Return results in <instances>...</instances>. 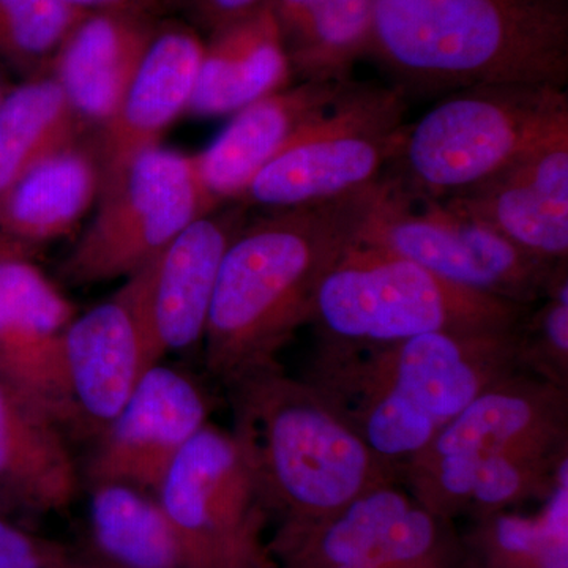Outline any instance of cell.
<instances>
[{"instance_id":"13","label":"cell","mask_w":568,"mask_h":568,"mask_svg":"<svg viewBox=\"0 0 568 568\" xmlns=\"http://www.w3.org/2000/svg\"><path fill=\"white\" fill-rule=\"evenodd\" d=\"M209 414L211 402L193 377L152 366L100 432L89 484L121 481L155 495L183 448L209 424Z\"/></svg>"},{"instance_id":"19","label":"cell","mask_w":568,"mask_h":568,"mask_svg":"<svg viewBox=\"0 0 568 568\" xmlns=\"http://www.w3.org/2000/svg\"><path fill=\"white\" fill-rule=\"evenodd\" d=\"M547 452H568V388L519 369L478 395L417 457Z\"/></svg>"},{"instance_id":"34","label":"cell","mask_w":568,"mask_h":568,"mask_svg":"<svg viewBox=\"0 0 568 568\" xmlns=\"http://www.w3.org/2000/svg\"><path fill=\"white\" fill-rule=\"evenodd\" d=\"M11 88H13V82L7 77V70L0 67V106H2L6 97L9 95Z\"/></svg>"},{"instance_id":"6","label":"cell","mask_w":568,"mask_h":568,"mask_svg":"<svg viewBox=\"0 0 568 568\" xmlns=\"http://www.w3.org/2000/svg\"><path fill=\"white\" fill-rule=\"evenodd\" d=\"M529 312L358 241L324 280L312 324L317 343L357 347L439 332L508 331Z\"/></svg>"},{"instance_id":"8","label":"cell","mask_w":568,"mask_h":568,"mask_svg":"<svg viewBox=\"0 0 568 568\" xmlns=\"http://www.w3.org/2000/svg\"><path fill=\"white\" fill-rule=\"evenodd\" d=\"M99 207L62 264L71 284L129 278L194 220L220 207L194 155L162 145L138 155L99 194Z\"/></svg>"},{"instance_id":"37","label":"cell","mask_w":568,"mask_h":568,"mask_svg":"<svg viewBox=\"0 0 568 568\" xmlns=\"http://www.w3.org/2000/svg\"><path fill=\"white\" fill-rule=\"evenodd\" d=\"M73 568H80V560H78L77 566H74Z\"/></svg>"},{"instance_id":"36","label":"cell","mask_w":568,"mask_h":568,"mask_svg":"<svg viewBox=\"0 0 568 568\" xmlns=\"http://www.w3.org/2000/svg\"><path fill=\"white\" fill-rule=\"evenodd\" d=\"M7 510H10V507L7 506L6 503H2V500H0V514H6Z\"/></svg>"},{"instance_id":"23","label":"cell","mask_w":568,"mask_h":568,"mask_svg":"<svg viewBox=\"0 0 568 568\" xmlns=\"http://www.w3.org/2000/svg\"><path fill=\"white\" fill-rule=\"evenodd\" d=\"M77 491L63 426L0 379V500L10 508L58 511Z\"/></svg>"},{"instance_id":"2","label":"cell","mask_w":568,"mask_h":568,"mask_svg":"<svg viewBox=\"0 0 568 568\" xmlns=\"http://www.w3.org/2000/svg\"><path fill=\"white\" fill-rule=\"evenodd\" d=\"M519 327L387 345L317 343L304 379L402 473L478 395L521 369Z\"/></svg>"},{"instance_id":"16","label":"cell","mask_w":568,"mask_h":568,"mask_svg":"<svg viewBox=\"0 0 568 568\" xmlns=\"http://www.w3.org/2000/svg\"><path fill=\"white\" fill-rule=\"evenodd\" d=\"M204 43L192 24L159 22L121 102L110 119L93 130L91 142L102 189L138 155L160 145L164 132L189 111Z\"/></svg>"},{"instance_id":"33","label":"cell","mask_w":568,"mask_h":568,"mask_svg":"<svg viewBox=\"0 0 568 568\" xmlns=\"http://www.w3.org/2000/svg\"><path fill=\"white\" fill-rule=\"evenodd\" d=\"M74 9L93 13V11H130V13L155 14L163 0H65Z\"/></svg>"},{"instance_id":"4","label":"cell","mask_w":568,"mask_h":568,"mask_svg":"<svg viewBox=\"0 0 568 568\" xmlns=\"http://www.w3.org/2000/svg\"><path fill=\"white\" fill-rule=\"evenodd\" d=\"M233 435L278 525L331 517L358 496L402 484V473L377 457L308 381L282 364L226 386Z\"/></svg>"},{"instance_id":"29","label":"cell","mask_w":568,"mask_h":568,"mask_svg":"<svg viewBox=\"0 0 568 568\" xmlns=\"http://www.w3.org/2000/svg\"><path fill=\"white\" fill-rule=\"evenodd\" d=\"M84 14L65 0H0V67L22 78L47 73Z\"/></svg>"},{"instance_id":"31","label":"cell","mask_w":568,"mask_h":568,"mask_svg":"<svg viewBox=\"0 0 568 568\" xmlns=\"http://www.w3.org/2000/svg\"><path fill=\"white\" fill-rule=\"evenodd\" d=\"M69 548L29 532L0 514V568H73Z\"/></svg>"},{"instance_id":"35","label":"cell","mask_w":568,"mask_h":568,"mask_svg":"<svg viewBox=\"0 0 568 568\" xmlns=\"http://www.w3.org/2000/svg\"><path fill=\"white\" fill-rule=\"evenodd\" d=\"M80 568H112L110 566H106V564L100 562V560H97L95 558H89L81 560L80 559Z\"/></svg>"},{"instance_id":"14","label":"cell","mask_w":568,"mask_h":568,"mask_svg":"<svg viewBox=\"0 0 568 568\" xmlns=\"http://www.w3.org/2000/svg\"><path fill=\"white\" fill-rule=\"evenodd\" d=\"M163 354L140 287L129 276L118 293L74 316L65 335V373L77 428L99 436Z\"/></svg>"},{"instance_id":"20","label":"cell","mask_w":568,"mask_h":568,"mask_svg":"<svg viewBox=\"0 0 568 568\" xmlns=\"http://www.w3.org/2000/svg\"><path fill=\"white\" fill-rule=\"evenodd\" d=\"M354 80L295 81L234 112L222 133L196 153L197 173L213 203H237L254 175L306 123L327 111Z\"/></svg>"},{"instance_id":"9","label":"cell","mask_w":568,"mask_h":568,"mask_svg":"<svg viewBox=\"0 0 568 568\" xmlns=\"http://www.w3.org/2000/svg\"><path fill=\"white\" fill-rule=\"evenodd\" d=\"M361 242L413 261L458 286L529 306L548 294L567 267V261L551 263L518 248L440 201L395 192L390 183Z\"/></svg>"},{"instance_id":"30","label":"cell","mask_w":568,"mask_h":568,"mask_svg":"<svg viewBox=\"0 0 568 568\" xmlns=\"http://www.w3.org/2000/svg\"><path fill=\"white\" fill-rule=\"evenodd\" d=\"M536 312L519 327V362L556 386L568 388V274L559 272Z\"/></svg>"},{"instance_id":"27","label":"cell","mask_w":568,"mask_h":568,"mask_svg":"<svg viewBox=\"0 0 568 568\" xmlns=\"http://www.w3.org/2000/svg\"><path fill=\"white\" fill-rule=\"evenodd\" d=\"M85 130L50 71L13 84L0 106V194L41 160L81 141Z\"/></svg>"},{"instance_id":"10","label":"cell","mask_w":568,"mask_h":568,"mask_svg":"<svg viewBox=\"0 0 568 568\" xmlns=\"http://www.w3.org/2000/svg\"><path fill=\"white\" fill-rule=\"evenodd\" d=\"M201 568H274L271 517L233 432L209 422L155 493Z\"/></svg>"},{"instance_id":"17","label":"cell","mask_w":568,"mask_h":568,"mask_svg":"<svg viewBox=\"0 0 568 568\" xmlns=\"http://www.w3.org/2000/svg\"><path fill=\"white\" fill-rule=\"evenodd\" d=\"M541 260L568 257V133L469 192L440 201Z\"/></svg>"},{"instance_id":"24","label":"cell","mask_w":568,"mask_h":568,"mask_svg":"<svg viewBox=\"0 0 568 568\" xmlns=\"http://www.w3.org/2000/svg\"><path fill=\"white\" fill-rule=\"evenodd\" d=\"M102 189L92 142H74L41 160L0 194V239L22 250L77 230Z\"/></svg>"},{"instance_id":"12","label":"cell","mask_w":568,"mask_h":568,"mask_svg":"<svg viewBox=\"0 0 568 568\" xmlns=\"http://www.w3.org/2000/svg\"><path fill=\"white\" fill-rule=\"evenodd\" d=\"M77 308L26 250L0 239V379L52 418L77 426L65 335Z\"/></svg>"},{"instance_id":"25","label":"cell","mask_w":568,"mask_h":568,"mask_svg":"<svg viewBox=\"0 0 568 568\" xmlns=\"http://www.w3.org/2000/svg\"><path fill=\"white\" fill-rule=\"evenodd\" d=\"M92 558L112 568H201L153 493L121 481L89 484Z\"/></svg>"},{"instance_id":"32","label":"cell","mask_w":568,"mask_h":568,"mask_svg":"<svg viewBox=\"0 0 568 568\" xmlns=\"http://www.w3.org/2000/svg\"><path fill=\"white\" fill-rule=\"evenodd\" d=\"M193 28L211 33L231 22L242 20L263 7L265 0H178Z\"/></svg>"},{"instance_id":"7","label":"cell","mask_w":568,"mask_h":568,"mask_svg":"<svg viewBox=\"0 0 568 568\" xmlns=\"http://www.w3.org/2000/svg\"><path fill=\"white\" fill-rule=\"evenodd\" d=\"M407 102L394 85L354 81L276 152L237 203L283 211L379 182L402 142Z\"/></svg>"},{"instance_id":"3","label":"cell","mask_w":568,"mask_h":568,"mask_svg":"<svg viewBox=\"0 0 568 568\" xmlns=\"http://www.w3.org/2000/svg\"><path fill=\"white\" fill-rule=\"evenodd\" d=\"M366 55L407 100L493 84L566 89L567 0H375Z\"/></svg>"},{"instance_id":"5","label":"cell","mask_w":568,"mask_h":568,"mask_svg":"<svg viewBox=\"0 0 568 568\" xmlns=\"http://www.w3.org/2000/svg\"><path fill=\"white\" fill-rule=\"evenodd\" d=\"M564 133H568L566 89L536 84L463 89L448 93L417 122L406 123L384 179L413 200H450Z\"/></svg>"},{"instance_id":"15","label":"cell","mask_w":568,"mask_h":568,"mask_svg":"<svg viewBox=\"0 0 568 568\" xmlns=\"http://www.w3.org/2000/svg\"><path fill=\"white\" fill-rule=\"evenodd\" d=\"M246 222L244 204L220 205L130 275L163 357L203 343L224 254Z\"/></svg>"},{"instance_id":"26","label":"cell","mask_w":568,"mask_h":568,"mask_svg":"<svg viewBox=\"0 0 568 568\" xmlns=\"http://www.w3.org/2000/svg\"><path fill=\"white\" fill-rule=\"evenodd\" d=\"M375 0H265L294 80L349 81L372 37Z\"/></svg>"},{"instance_id":"21","label":"cell","mask_w":568,"mask_h":568,"mask_svg":"<svg viewBox=\"0 0 568 568\" xmlns=\"http://www.w3.org/2000/svg\"><path fill=\"white\" fill-rule=\"evenodd\" d=\"M155 14L93 11L78 21L50 67L88 129L110 119L156 31Z\"/></svg>"},{"instance_id":"28","label":"cell","mask_w":568,"mask_h":568,"mask_svg":"<svg viewBox=\"0 0 568 568\" xmlns=\"http://www.w3.org/2000/svg\"><path fill=\"white\" fill-rule=\"evenodd\" d=\"M538 514L496 511L476 519L466 562L477 568H568V467Z\"/></svg>"},{"instance_id":"18","label":"cell","mask_w":568,"mask_h":568,"mask_svg":"<svg viewBox=\"0 0 568 568\" xmlns=\"http://www.w3.org/2000/svg\"><path fill=\"white\" fill-rule=\"evenodd\" d=\"M568 467V452L417 457L402 469V484L429 514L452 521L544 500Z\"/></svg>"},{"instance_id":"22","label":"cell","mask_w":568,"mask_h":568,"mask_svg":"<svg viewBox=\"0 0 568 568\" xmlns=\"http://www.w3.org/2000/svg\"><path fill=\"white\" fill-rule=\"evenodd\" d=\"M294 81L278 26L267 6L209 36L189 114L233 115Z\"/></svg>"},{"instance_id":"1","label":"cell","mask_w":568,"mask_h":568,"mask_svg":"<svg viewBox=\"0 0 568 568\" xmlns=\"http://www.w3.org/2000/svg\"><path fill=\"white\" fill-rule=\"evenodd\" d=\"M387 192L381 179L246 222L224 254L205 327V366L215 379L230 386L280 364L298 328L312 324L324 280L361 241Z\"/></svg>"},{"instance_id":"11","label":"cell","mask_w":568,"mask_h":568,"mask_svg":"<svg viewBox=\"0 0 568 568\" xmlns=\"http://www.w3.org/2000/svg\"><path fill=\"white\" fill-rule=\"evenodd\" d=\"M448 523L429 514L405 487L390 484L358 496L331 517L276 526L267 551L274 568H462L465 548Z\"/></svg>"}]
</instances>
